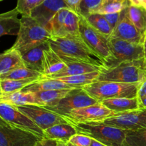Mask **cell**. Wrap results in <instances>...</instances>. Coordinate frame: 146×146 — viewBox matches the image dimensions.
<instances>
[{
    "label": "cell",
    "instance_id": "1",
    "mask_svg": "<svg viewBox=\"0 0 146 146\" xmlns=\"http://www.w3.org/2000/svg\"><path fill=\"white\" fill-rule=\"evenodd\" d=\"M48 43L51 49L60 56L68 57L105 68L102 60L85 44L81 35L51 37Z\"/></svg>",
    "mask_w": 146,
    "mask_h": 146
},
{
    "label": "cell",
    "instance_id": "2",
    "mask_svg": "<svg viewBox=\"0 0 146 146\" xmlns=\"http://www.w3.org/2000/svg\"><path fill=\"white\" fill-rule=\"evenodd\" d=\"M146 77L145 58L125 61L115 66L102 68L97 81H111L122 84H141Z\"/></svg>",
    "mask_w": 146,
    "mask_h": 146
},
{
    "label": "cell",
    "instance_id": "3",
    "mask_svg": "<svg viewBox=\"0 0 146 146\" xmlns=\"http://www.w3.org/2000/svg\"><path fill=\"white\" fill-rule=\"evenodd\" d=\"M17 38L11 47L20 54L47 43L51 38L47 29L30 16H21Z\"/></svg>",
    "mask_w": 146,
    "mask_h": 146
},
{
    "label": "cell",
    "instance_id": "4",
    "mask_svg": "<svg viewBox=\"0 0 146 146\" xmlns=\"http://www.w3.org/2000/svg\"><path fill=\"white\" fill-rule=\"evenodd\" d=\"M73 125L78 133L89 136L106 146H122L127 133L125 130L99 122L75 123Z\"/></svg>",
    "mask_w": 146,
    "mask_h": 146
},
{
    "label": "cell",
    "instance_id": "5",
    "mask_svg": "<svg viewBox=\"0 0 146 146\" xmlns=\"http://www.w3.org/2000/svg\"><path fill=\"white\" fill-rule=\"evenodd\" d=\"M140 84H122L111 81H97L84 86V90L93 98L101 103L115 98H135Z\"/></svg>",
    "mask_w": 146,
    "mask_h": 146
},
{
    "label": "cell",
    "instance_id": "6",
    "mask_svg": "<svg viewBox=\"0 0 146 146\" xmlns=\"http://www.w3.org/2000/svg\"><path fill=\"white\" fill-rule=\"evenodd\" d=\"M79 33L85 44L102 60L105 68L111 67L114 58L108 46V38L91 27L81 16H80Z\"/></svg>",
    "mask_w": 146,
    "mask_h": 146
},
{
    "label": "cell",
    "instance_id": "7",
    "mask_svg": "<svg viewBox=\"0 0 146 146\" xmlns=\"http://www.w3.org/2000/svg\"><path fill=\"white\" fill-rule=\"evenodd\" d=\"M98 103L99 102L90 96L84 88H76L71 90L66 96L60 100L55 105L44 108L66 118L73 110L84 108Z\"/></svg>",
    "mask_w": 146,
    "mask_h": 146
},
{
    "label": "cell",
    "instance_id": "8",
    "mask_svg": "<svg viewBox=\"0 0 146 146\" xmlns=\"http://www.w3.org/2000/svg\"><path fill=\"white\" fill-rule=\"evenodd\" d=\"M108 46L114 58L111 67L122 62L138 61L145 58L143 44H134L121 38L110 37L108 38Z\"/></svg>",
    "mask_w": 146,
    "mask_h": 146
},
{
    "label": "cell",
    "instance_id": "9",
    "mask_svg": "<svg viewBox=\"0 0 146 146\" xmlns=\"http://www.w3.org/2000/svg\"><path fill=\"white\" fill-rule=\"evenodd\" d=\"M20 112L28 116L41 130L45 131L54 125L61 123H72L69 120L49 111L43 106L26 105L15 106Z\"/></svg>",
    "mask_w": 146,
    "mask_h": 146
},
{
    "label": "cell",
    "instance_id": "10",
    "mask_svg": "<svg viewBox=\"0 0 146 146\" xmlns=\"http://www.w3.org/2000/svg\"><path fill=\"white\" fill-rule=\"evenodd\" d=\"M99 123L125 131H136L146 127V108L115 113Z\"/></svg>",
    "mask_w": 146,
    "mask_h": 146
},
{
    "label": "cell",
    "instance_id": "11",
    "mask_svg": "<svg viewBox=\"0 0 146 146\" xmlns=\"http://www.w3.org/2000/svg\"><path fill=\"white\" fill-rule=\"evenodd\" d=\"M0 117L13 126L31 133L41 139L44 138V131L14 106L0 104Z\"/></svg>",
    "mask_w": 146,
    "mask_h": 146
},
{
    "label": "cell",
    "instance_id": "12",
    "mask_svg": "<svg viewBox=\"0 0 146 146\" xmlns=\"http://www.w3.org/2000/svg\"><path fill=\"white\" fill-rule=\"evenodd\" d=\"M40 140L37 135L9 123L0 125V146H36Z\"/></svg>",
    "mask_w": 146,
    "mask_h": 146
},
{
    "label": "cell",
    "instance_id": "13",
    "mask_svg": "<svg viewBox=\"0 0 146 146\" xmlns=\"http://www.w3.org/2000/svg\"><path fill=\"white\" fill-rule=\"evenodd\" d=\"M115 114L113 111L107 108L101 103H98L84 108L73 110L66 119L73 123L99 122Z\"/></svg>",
    "mask_w": 146,
    "mask_h": 146
},
{
    "label": "cell",
    "instance_id": "14",
    "mask_svg": "<svg viewBox=\"0 0 146 146\" xmlns=\"http://www.w3.org/2000/svg\"><path fill=\"white\" fill-rule=\"evenodd\" d=\"M128 8V7H127ZM127 8L121 12L119 20L111 37L118 38L134 44H143L144 36L135 28L128 16Z\"/></svg>",
    "mask_w": 146,
    "mask_h": 146
},
{
    "label": "cell",
    "instance_id": "15",
    "mask_svg": "<svg viewBox=\"0 0 146 146\" xmlns=\"http://www.w3.org/2000/svg\"><path fill=\"white\" fill-rule=\"evenodd\" d=\"M63 8H68L64 0H45L31 11L30 17L46 29L53 17Z\"/></svg>",
    "mask_w": 146,
    "mask_h": 146
},
{
    "label": "cell",
    "instance_id": "16",
    "mask_svg": "<svg viewBox=\"0 0 146 146\" xmlns=\"http://www.w3.org/2000/svg\"><path fill=\"white\" fill-rule=\"evenodd\" d=\"M60 57L66 64V68L64 71L58 73V74L46 77V78L57 79V78H64V77L80 75V74H87V73L94 72V71H101V68H104V67H99L96 66L91 65V64H86V63L83 62V61H78V60L68 58V57Z\"/></svg>",
    "mask_w": 146,
    "mask_h": 146
},
{
    "label": "cell",
    "instance_id": "17",
    "mask_svg": "<svg viewBox=\"0 0 146 146\" xmlns=\"http://www.w3.org/2000/svg\"><path fill=\"white\" fill-rule=\"evenodd\" d=\"M78 88L71 86L58 79L43 77L27 86L21 91L24 92H41V91H56V90H73Z\"/></svg>",
    "mask_w": 146,
    "mask_h": 146
},
{
    "label": "cell",
    "instance_id": "18",
    "mask_svg": "<svg viewBox=\"0 0 146 146\" xmlns=\"http://www.w3.org/2000/svg\"><path fill=\"white\" fill-rule=\"evenodd\" d=\"M49 45V44H48ZM66 68V65L61 57L48 46L43 54V75L48 77L58 74Z\"/></svg>",
    "mask_w": 146,
    "mask_h": 146
},
{
    "label": "cell",
    "instance_id": "19",
    "mask_svg": "<svg viewBox=\"0 0 146 146\" xmlns=\"http://www.w3.org/2000/svg\"><path fill=\"white\" fill-rule=\"evenodd\" d=\"M101 104L115 113H121L141 108L140 101L137 97L108 98L102 101Z\"/></svg>",
    "mask_w": 146,
    "mask_h": 146
},
{
    "label": "cell",
    "instance_id": "20",
    "mask_svg": "<svg viewBox=\"0 0 146 146\" xmlns=\"http://www.w3.org/2000/svg\"><path fill=\"white\" fill-rule=\"evenodd\" d=\"M19 14L16 8L0 14V37L5 35H18L21 26Z\"/></svg>",
    "mask_w": 146,
    "mask_h": 146
},
{
    "label": "cell",
    "instance_id": "21",
    "mask_svg": "<svg viewBox=\"0 0 146 146\" xmlns=\"http://www.w3.org/2000/svg\"><path fill=\"white\" fill-rule=\"evenodd\" d=\"M48 46L47 42L21 54L25 66L43 74V54Z\"/></svg>",
    "mask_w": 146,
    "mask_h": 146
},
{
    "label": "cell",
    "instance_id": "22",
    "mask_svg": "<svg viewBox=\"0 0 146 146\" xmlns=\"http://www.w3.org/2000/svg\"><path fill=\"white\" fill-rule=\"evenodd\" d=\"M44 133V138L67 143L78 133L73 123H61L45 130Z\"/></svg>",
    "mask_w": 146,
    "mask_h": 146
},
{
    "label": "cell",
    "instance_id": "23",
    "mask_svg": "<svg viewBox=\"0 0 146 146\" xmlns=\"http://www.w3.org/2000/svg\"><path fill=\"white\" fill-rule=\"evenodd\" d=\"M22 67L25 64L18 51L10 48L0 54V76Z\"/></svg>",
    "mask_w": 146,
    "mask_h": 146
},
{
    "label": "cell",
    "instance_id": "24",
    "mask_svg": "<svg viewBox=\"0 0 146 146\" xmlns=\"http://www.w3.org/2000/svg\"><path fill=\"white\" fill-rule=\"evenodd\" d=\"M0 104H5L14 106H23L26 105H36L34 93L16 91L8 94H2L0 98Z\"/></svg>",
    "mask_w": 146,
    "mask_h": 146
},
{
    "label": "cell",
    "instance_id": "25",
    "mask_svg": "<svg viewBox=\"0 0 146 146\" xmlns=\"http://www.w3.org/2000/svg\"><path fill=\"white\" fill-rule=\"evenodd\" d=\"M71 91V90H56L34 93L36 106L43 107L52 106L66 96Z\"/></svg>",
    "mask_w": 146,
    "mask_h": 146
},
{
    "label": "cell",
    "instance_id": "26",
    "mask_svg": "<svg viewBox=\"0 0 146 146\" xmlns=\"http://www.w3.org/2000/svg\"><path fill=\"white\" fill-rule=\"evenodd\" d=\"M100 72L101 71H94V72L72 76L64 77V78H57V79L63 81L71 86H74L78 88H83L86 86L97 82V80L100 75Z\"/></svg>",
    "mask_w": 146,
    "mask_h": 146
},
{
    "label": "cell",
    "instance_id": "27",
    "mask_svg": "<svg viewBox=\"0 0 146 146\" xmlns=\"http://www.w3.org/2000/svg\"><path fill=\"white\" fill-rule=\"evenodd\" d=\"M70 10L71 9L68 8L61 9L51 20L48 27H46V29L51 34V37L66 36L64 29V21Z\"/></svg>",
    "mask_w": 146,
    "mask_h": 146
},
{
    "label": "cell",
    "instance_id": "28",
    "mask_svg": "<svg viewBox=\"0 0 146 146\" xmlns=\"http://www.w3.org/2000/svg\"><path fill=\"white\" fill-rule=\"evenodd\" d=\"M128 16L135 28L142 35L146 31V9L142 7L129 5L127 8Z\"/></svg>",
    "mask_w": 146,
    "mask_h": 146
},
{
    "label": "cell",
    "instance_id": "29",
    "mask_svg": "<svg viewBox=\"0 0 146 146\" xmlns=\"http://www.w3.org/2000/svg\"><path fill=\"white\" fill-rule=\"evenodd\" d=\"M43 77H44V75L38 71L29 69L27 67H22V68H17L7 74L0 76V80H38Z\"/></svg>",
    "mask_w": 146,
    "mask_h": 146
},
{
    "label": "cell",
    "instance_id": "30",
    "mask_svg": "<svg viewBox=\"0 0 146 146\" xmlns=\"http://www.w3.org/2000/svg\"><path fill=\"white\" fill-rule=\"evenodd\" d=\"M84 18L86 19L91 27H94L96 30H97L107 38H109L111 36L113 29L110 27L108 21L104 18L103 14H91Z\"/></svg>",
    "mask_w": 146,
    "mask_h": 146
},
{
    "label": "cell",
    "instance_id": "31",
    "mask_svg": "<svg viewBox=\"0 0 146 146\" xmlns=\"http://www.w3.org/2000/svg\"><path fill=\"white\" fill-rule=\"evenodd\" d=\"M130 5L128 0H103L94 14H107L120 13Z\"/></svg>",
    "mask_w": 146,
    "mask_h": 146
},
{
    "label": "cell",
    "instance_id": "32",
    "mask_svg": "<svg viewBox=\"0 0 146 146\" xmlns=\"http://www.w3.org/2000/svg\"><path fill=\"white\" fill-rule=\"evenodd\" d=\"M37 80H1V86L2 89V94H8L16 91H21L27 86L30 85Z\"/></svg>",
    "mask_w": 146,
    "mask_h": 146
},
{
    "label": "cell",
    "instance_id": "33",
    "mask_svg": "<svg viewBox=\"0 0 146 146\" xmlns=\"http://www.w3.org/2000/svg\"><path fill=\"white\" fill-rule=\"evenodd\" d=\"M122 146H146V127L136 131H127Z\"/></svg>",
    "mask_w": 146,
    "mask_h": 146
},
{
    "label": "cell",
    "instance_id": "34",
    "mask_svg": "<svg viewBox=\"0 0 146 146\" xmlns=\"http://www.w3.org/2000/svg\"><path fill=\"white\" fill-rule=\"evenodd\" d=\"M80 16L76 12L70 10L64 21V29L67 36H79Z\"/></svg>",
    "mask_w": 146,
    "mask_h": 146
},
{
    "label": "cell",
    "instance_id": "35",
    "mask_svg": "<svg viewBox=\"0 0 146 146\" xmlns=\"http://www.w3.org/2000/svg\"><path fill=\"white\" fill-rule=\"evenodd\" d=\"M45 0H17L16 9L21 16H30L31 11Z\"/></svg>",
    "mask_w": 146,
    "mask_h": 146
},
{
    "label": "cell",
    "instance_id": "36",
    "mask_svg": "<svg viewBox=\"0 0 146 146\" xmlns=\"http://www.w3.org/2000/svg\"><path fill=\"white\" fill-rule=\"evenodd\" d=\"M102 1L103 0H82L79 6V16L86 17L94 14Z\"/></svg>",
    "mask_w": 146,
    "mask_h": 146
},
{
    "label": "cell",
    "instance_id": "37",
    "mask_svg": "<svg viewBox=\"0 0 146 146\" xmlns=\"http://www.w3.org/2000/svg\"><path fill=\"white\" fill-rule=\"evenodd\" d=\"M92 138L84 134L77 133L70 139L68 143L76 146H90Z\"/></svg>",
    "mask_w": 146,
    "mask_h": 146
},
{
    "label": "cell",
    "instance_id": "38",
    "mask_svg": "<svg viewBox=\"0 0 146 146\" xmlns=\"http://www.w3.org/2000/svg\"><path fill=\"white\" fill-rule=\"evenodd\" d=\"M120 15H121V12L104 14V18H105L106 20L108 21V23L109 24L110 27H111L113 31V29L115 28L117 24H118V20H119L120 18Z\"/></svg>",
    "mask_w": 146,
    "mask_h": 146
},
{
    "label": "cell",
    "instance_id": "39",
    "mask_svg": "<svg viewBox=\"0 0 146 146\" xmlns=\"http://www.w3.org/2000/svg\"><path fill=\"white\" fill-rule=\"evenodd\" d=\"M82 0H64L68 9L79 15V6Z\"/></svg>",
    "mask_w": 146,
    "mask_h": 146
},
{
    "label": "cell",
    "instance_id": "40",
    "mask_svg": "<svg viewBox=\"0 0 146 146\" xmlns=\"http://www.w3.org/2000/svg\"><path fill=\"white\" fill-rule=\"evenodd\" d=\"M145 96H146V77L145 79L142 81V83H141V84L139 85L137 98H138V100H139L140 101H141L143 98H145Z\"/></svg>",
    "mask_w": 146,
    "mask_h": 146
},
{
    "label": "cell",
    "instance_id": "41",
    "mask_svg": "<svg viewBox=\"0 0 146 146\" xmlns=\"http://www.w3.org/2000/svg\"><path fill=\"white\" fill-rule=\"evenodd\" d=\"M36 146H58V141L48 138H43L37 143Z\"/></svg>",
    "mask_w": 146,
    "mask_h": 146
},
{
    "label": "cell",
    "instance_id": "42",
    "mask_svg": "<svg viewBox=\"0 0 146 146\" xmlns=\"http://www.w3.org/2000/svg\"><path fill=\"white\" fill-rule=\"evenodd\" d=\"M130 5L142 7L146 9V0H128Z\"/></svg>",
    "mask_w": 146,
    "mask_h": 146
},
{
    "label": "cell",
    "instance_id": "43",
    "mask_svg": "<svg viewBox=\"0 0 146 146\" xmlns=\"http://www.w3.org/2000/svg\"><path fill=\"white\" fill-rule=\"evenodd\" d=\"M90 146H106L104 144L98 142V141H96V140L93 139L92 138V141H91V144Z\"/></svg>",
    "mask_w": 146,
    "mask_h": 146
},
{
    "label": "cell",
    "instance_id": "44",
    "mask_svg": "<svg viewBox=\"0 0 146 146\" xmlns=\"http://www.w3.org/2000/svg\"><path fill=\"white\" fill-rule=\"evenodd\" d=\"M143 49H144V55H145V60L146 63V31L145 33V35H144V41H143Z\"/></svg>",
    "mask_w": 146,
    "mask_h": 146
},
{
    "label": "cell",
    "instance_id": "45",
    "mask_svg": "<svg viewBox=\"0 0 146 146\" xmlns=\"http://www.w3.org/2000/svg\"><path fill=\"white\" fill-rule=\"evenodd\" d=\"M140 104H141V108H146V96L141 101H140Z\"/></svg>",
    "mask_w": 146,
    "mask_h": 146
},
{
    "label": "cell",
    "instance_id": "46",
    "mask_svg": "<svg viewBox=\"0 0 146 146\" xmlns=\"http://www.w3.org/2000/svg\"><path fill=\"white\" fill-rule=\"evenodd\" d=\"M7 123L5 121H4V120L2 119V118H1V117H0V125H4V124H7Z\"/></svg>",
    "mask_w": 146,
    "mask_h": 146
},
{
    "label": "cell",
    "instance_id": "47",
    "mask_svg": "<svg viewBox=\"0 0 146 146\" xmlns=\"http://www.w3.org/2000/svg\"><path fill=\"white\" fill-rule=\"evenodd\" d=\"M58 146H68L66 143L63 142H58Z\"/></svg>",
    "mask_w": 146,
    "mask_h": 146
},
{
    "label": "cell",
    "instance_id": "48",
    "mask_svg": "<svg viewBox=\"0 0 146 146\" xmlns=\"http://www.w3.org/2000/svg\"><path fill=\"white\" fill-rule=\"evenodd\" d=\"M0 95H2V89H1V80H0Z\"/></svg>",
    "mask_w": 146,
    "mask_h": 146
},
{
    "label": "cell",
    "instance_id": "49",
    "mask_svg": "<svg viewBox=\"0 0 146 146\" xmlns=\"http://www.w3.org/2000/svg\"><path fill=\"white\" fill-rule=\"evenodd\" d=\"M67 145L68 146H76V145H72V144H71V143H67Z\"/></svg>",
    "mask_w": 146,
    "mask_h": 146
},
{
    "label": "cell",
    "instance_id": "50",
    "mask_svg": "<svg viewBox=\"0 0 146 146\" xmlns=\"http://www.w3.org/2000/svg\"><path fill=\"white\" fill-rule=\"evenodd\" d=\"M3 1V0H0V1Z\"/></svg>",
    "mask_w": 146,
    "mask_h": 146
},
{
    "label": "cell",
    "instance_id": "51",
    "mask_svg": "<svg viewBox=\"0 0 146 146\" xmlns=\"http://www.w3.org/2000/svg\"><path fill=\"white\" fill-rule=\"evenodd\" d=\"M1 95H0V98H1Z\"/></svg>",
    "mask_w": 146,
    "mask_h": 146
}]
</instances>
